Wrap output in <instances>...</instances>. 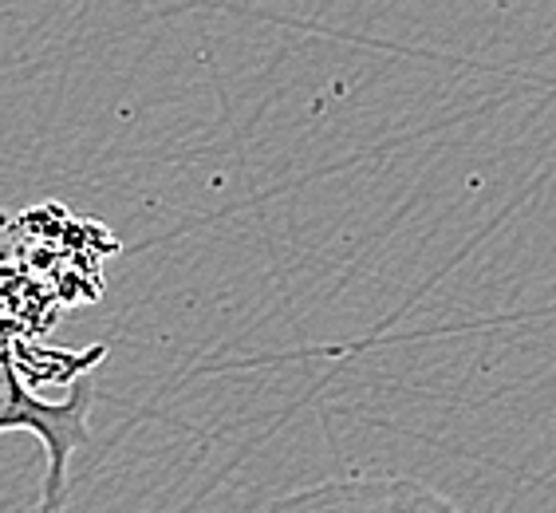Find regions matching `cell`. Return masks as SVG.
Masks as SVG:
<instances>
[{"label": "cell", "mask_w": 556, "mask_h": 513, "mask_svg": "<svg viewBox=\"0 0 556 513\" xmlns=\"http://www.w3.org/2000/svg\"><path fill=\"white\" fill-rule=\"evenodd\" d=\"M91 399H96L91 375L75 379L64 399H48L28 364L16 355V348L0 340V435L24 430V435L40 439L43 454H48V478H43V510L48 513H60L75 450L91 442Z\"/></svg>", "instance_id": "obj_1"}, {"label": "cell", "mask_w": 556, "mask_h": 513, "mask_svg": "<svg viewBox=\"0 0 556 513\" xmlns=\"http://www.w3.org/2000/svg\"><path fill=\"white\" fill-rule=\"evenodd\" d=\"M261 513H462L454 498L403 474H343L268 502Z\"/></svg>", "instance_id": "obj_2"}]
</instances>
